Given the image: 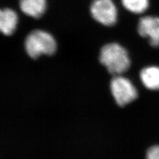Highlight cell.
Returning <instances> with one entry per match:
<instances>
[{"label":"cell","instance_id":"obj_7","mask_svg":"<svg viewBox=\"0 0 159 159\" xmlns=\"http://www.w3.org/2000/svg\"><path fill=\"white\" fill-rule=\"evenodd\" d=\"M17 16L11 9L6 8L0 11V30L5 35L12 34L16 29Z\"/></svg>","mask_w":159,"mask_h":159},{"label":"cell","instance_id":"obj_10","mask_svg":"<svg viewBox=\"0 0 159 159\" xmlns=\"http://www.w3.org/2000/svg\"><path fill=\"white\" fill-rule=\"evenodd\" d=\"M146 159H159V145L152 146L148 149Z\"/></svg>","mask_w":159,"mask_h":159},{"label":"cell","instance_id":"obj_1","mask_svg":"<svg viewBox=\"0 0 159 159\" xmlns=\"http://www.w3.org/2000/svg\"><path fill=\"white\" fill-rule=\"evenodd\" d=\"M99 61L109 74L121 75L130 67V58L126 49L116 43L104 45L99 54Z\"/></svg>","mask_w":159,"mask_h":159},{"label":"cell","instance_id":"obj_8","mask_svg":"<svg viewBox=\"0 0 159 159\" xmlns=\"http://www.w3.org/2000/svg\"><path fill=\"white\" fill-rule=\"evenodd\" d=\"M140 78L143 84L151 90L159 89V67L151 66L142 69Z\"/></svg>","mask_w":159,"mask_h":159},{"label":"cell","instance_id":"obj_2","mask_svg":"<svg viewBox=\"0 0 159 159\" xmlns=\"http://www.w3.org/2000/svg\"><path fill=\"white\" fill-rule=\"evenodd\" d=\"M55 39L48 32L34 30L30 33L25 41V48L29 57L36 59L41 55L51 56L57 51Z\"/></svg>","mask_w":159,"mask_h":159},{"label":"cell","instance_id":"obj_9","mask_svg":"<svg viewBox=\"0 0 159 159\" xmlns=\"http://www.w3.org/2000/svg\"><path fill=\"white\" fill-rule=\"evenodd\" d=\"M123 7L129 11L140 14L148 7V0H121Z\"/></svg>","mask_w":159,"mask_h":159},{"label":"cell","instance_id":"obj_5","mask_svg":"<svg viewBox=\"0 0 159 159\" xmlns=\"http://www.w3.org/2000/svg\"><path fill=\"white\" fill-rule=\"evenodd\" d=\"M138 32L141 37L149 39V43L152 47H159V17H141L138 24Z\"/></svg>","mask_w":159,"mask_h":159},{"label":"cell","instance_id":"obj_3","mask_svg":"<svg viewBox=\"0 0 159 159\" xmlns=\"http://www.w3.org/2000/svg\"><path fill=\"white\" fill-rule=\"evenodd\" d=\"M110 89L116 103L120 107L130 103L138 96L137 89L132 82L121 75L115 76L111 79Z\"/></svg>","mask_w":159,"mask_h":159},{"label":"cell","instance_id":"obj_4","mask_svg":"<svg viewBox=\"0 0 159 159\" xmlns=\"http://www.w3.org/2000/svg\"><path fill=\"white\" fill-rule=\"evenodd\" d=\"M90 13L94 20L104 26L111 27L117 22V11L112 0H93Z\"/></svg>","mask_w":159,"mask_h":159},{"label":"cell","instance_id":"obj_6","mask_svg":"<svg viewBox=\"0 0 159 159\" xmlns=\"http://www.w3.org/2000/svg\"><path fill=\"white\" fill-rule=\"evenodd\" d=\"M19 7L27 16L37 19L45 11L47 2L46 0H20Z\"/></svg>","mask_w":159,"mask_h":159}]
</instances>
